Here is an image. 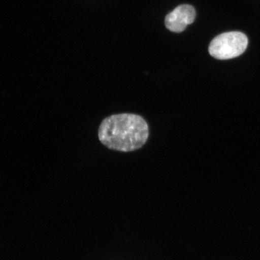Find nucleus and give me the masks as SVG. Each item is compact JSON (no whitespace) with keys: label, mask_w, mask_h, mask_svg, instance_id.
<instances>
[{"label":"nucleus","mask_w":260,"mask_h":260,"mask_svg":"<svg viewBox=\"0 0 260 260\" xmlns=\"http://www.w3.org/2000/svg\"><path fill=\"white\" fill-rule=\"evenodd\" d=\"M195 18L196 11L193 6L180 5L166 16L165 25L171 31L181 32L193 23Z\"/></svg>","instance_id":"3"},{"label":"nucleus","mask_w":260,"mask_h":260,"mask_svg":"<svg viewBox=\"0 0 260 260\" xmlns=\"http://www.w3.org/2000/svg\"><path fill=\"white\" fill-rule=\"evenodd\" d=\"M149 136L147 122L142 116L123 113L107 117L99 129L101 142L112 150L129 152L144 146Z\"/></svg>","instance_id":"1"},{"label":"nucleus","mask_w":260,"mask_h":260,"mask_svg":"<svg viewBox=\"0 0 260 260\" xmlns=\"http://www.w3.org/2000/svg\"><path fill=\"white\" fill-rule=\"evenodd\" d=\"M248 39L240 31H230L214 38L209 47L211 56L219 60H228L239 57L246 50Z\"/></svg>","instance_id":"2"}]
</instances>
